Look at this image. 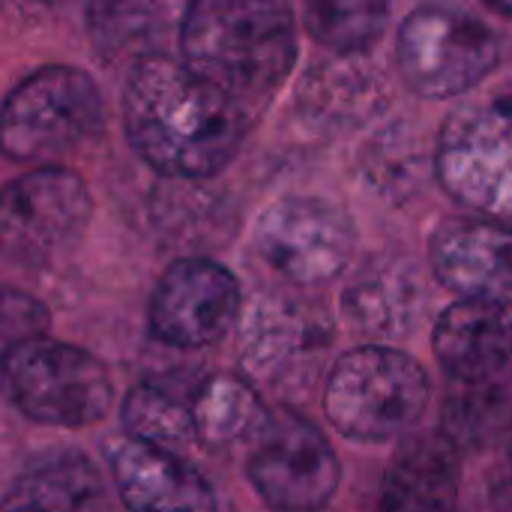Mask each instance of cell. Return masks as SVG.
I'll use <instances>...</instances> for the list:
<instances>
[{"label":"cell","instance_id":"16","mask_svg":"<svg viewBox=\"0 0 512 512\" xmlns=\"http://www.w3.org/2000/svg\"><path fill=\"white\" fill-rule=\"evenodd\" d=\"M432 348L456 387L501 384L512 363V315L504 306L456 300L432 330Z\"/></svg>","mask_w":512,"mask_h":512},{"label":"cell","instance_id":"25","mask_svg":"<svg viewBox=\"0 0 512 512\" xmlns=\"http://www.w3.org/2000/svg\"><path fill=\"white\" fill-rule=\"evenodd\" d=\"M498 96H501V99H504V102L512 108V81L507 84V90H504V93H498Z\"/></svg>","mask_w":512,"mask_h":512},{"label":"cell","instance_id":"3","mask_svg":"<svg viewBox=\"0 0 512 512\" xmlns=\"http://www.w3.org/2000/svg\"><path fill=\"white\" fill-rule=\"evenodd\" d=\"M432 381L423 363L393 345L345 351L324 384V414L351 441L384 444L405 438L426 414Z\"/></svg>","mask_w":512,"mask_h":512},{"label":"cell","instance_id":"22","mask_svg":"<svg viewBox=\"0 0 512 512\" xmlns=\"http://www.w3.org/2000/svg\"><path fill=\"white\" fill-rule=\"evenodd\" d=\"M120 423L129 438L162 450L183 453L189 444H198L192 405H183L156 384H138L126 393L120 405Z\"/></svg>","mask_w":512,"mask_h":512},{"label":"cell","instance_id":"23","mask_svg":"<svg viewBox=\"0 0 512 512\" xmlns=\"http://www.w3.org/2000/svg\"><path fill=\"white\" fill-rule=\"evenodd\" d=\"M48 333V309L24 291L3 294V351Z\"/></svg>","mask_w":512,"mask_h":512},{"label":"cell","instance_id":"5","mask_svg":"<svg viewBox=\"0 0 512 512\" xmlns=\"http://www.w3.org/2000/svg\"><path fill=\"white\" fill-rule=\"evenodd\" d=\"M501 63V36L453 3H420L396 36V66L420 99H456L480 87Z\"/></svg>","mask_w":512,"mask_h":512},{"label":"cell","instance_id":"20","mask_svg":"<svg viewBox=\"0 0 512 512\" xmlns=\"http://www.w3.org/2000/svg\"><path fill=\"white\" fill-rule=\"evenodd\" d=\"M258 387L237 375L207 378L192 399V420L198 444L207 450H225L240 441H252L267 423Z\"/></svg>","mask_w":512,"mask_h":512},{"label":"cell","instance_id":"15","mask_svg":"<svg viewBox=\"0 0 512 512\" xmlns=\"http://www.w3.org/2000/svg\"><path fill=\"white\" fill-rule=\"evenodd\" d=\"M429 306L432 297L423 270L399 255L369 258L342 291L345 321L378 342L414 336L429 318Z\"/></svg>","mask_w":512,"mask_h":512},{"label":"cell","instance_id":"24","mask_svg":"<svg viewBox=\"0 0 512 512\" xmlns=\"http://www.w3.org/2000/svg\"><path fill=\"white\" fill-rule=\"evenodd\" d=\"M483 6H489L492 12H498V15H504V18H510L512 21V0H480Z\"/></svg>","mask_w":512,"mask_h":512},{"label":"cell","instance_id":"18","mask_svg":"<svg viewBox=\"0 0 512 512\" xmlns=\"http://www.w3.org/2000/svg\"><path fill=\"white\" fill-rule=\"evenodd\" d=\"M3 512H108L105 480L75 447L39 450L9 480Z\"/></svg>","mask_w":512,"mask_h":512},{"label":"cell","instance_id":"21","mask_svg":"<svg viewBox=\"0 0 512 512\" xmlns=\"http://www.w3.org/2000/svg\"><path fill=\"white\" fill-rule=\"evenodd\" d=\"M390 0H303L309 36L330 54H366L387 30Z\"/></svg>","mask_w":512,"mask_h":512},{"label":"cell","instance_id":"8","mask_svg":"<svg viewBox=\"0 0 512 512\" xmlns=\"http://www.w3.org/2000/svg\"><path fill=\"white\" fill-rule=\"evenodd\" d=\"M246 477L273 512H324L339 492L342 465L312 420L279 408L252 438Z\"/></svg>","mask_w":512,"mask_h":512},{"label":"cell","instance_id":"19","mask_svg":"<svg viewBox=\"0 0 512 512\" xmlns=\"http://www.w3.org/2000/svg\"><path fill=\"white\" fill-rule=\"evenodd\" d=\"M381 512H459L456 444L450 438L405 444L384 477Z\"/></svg>","mask_w":512,"mask_h":512},{"label":"cell","instance_id":"26","mask_svg":"<svg viewBox=\"0 0 512 512\" xmlns=\"http://www.w3.org/2000/svg\"><path fill=\"white\" fill-rule=\"evenodd\" d=\"M510 512H512V501H510Z\"/></svg>","mask_w":512,"mask_h":512},{"label":"cell","instance_id":"10","mask_svg":"<svg viewBox=\"0 0 512 512\" xmlns=\"http://www.w3.org/2000/svg\"><path fill=\"white\" fill-rule=\"evenodd\" d=\"M90 216L93 198L81 174L39 165L15 177L3 192V255L21 267H45L78 246Z\"/></svg>","mask_w":512,"mask_h":512},{"label":"cell","instance_id":"14","mask_svg":"<svg viewBox=\"0 0 512 512\" xmlns=\"http://www.w3.org/2000/svg\"><path fill=\"white\" fill-rule=\"evenodd\" d=\"M105 462L126 512H219L210 480L174 450L123 435L105 447Z\"/></svg>","mask_w":512,"mask_h":512},{"label":"cell","instance_id":"7","mask_svg":"<svg viewBox=\"0 0 512 512\" xmlns=\"http://www.w3.org/2000/svg\"><path fill=\"white\" fill-rule=\"evenodd\" d=\"M435 177L477 216L512 222V108L501 96L465 102L444 120Z\"/></svg>","mask_w":512,"mask_h":512},{"label":"cell","instance_id":"17","mask_svg":"<svg viewBox=\"0 0 512 512\" xmlns=\"http://www.w3.org/2000/svg\"><path fill=\"white\" fill-rule=\"evenodd\" d=\"M390 105V81L366 54H330L297 84V108L315 129H360Z\"/></svg>","mask_w":512,"mask_h":512},{"label":"cell","instance_id":"6","mask_svg":"<svg viewBox=\"0 0 512 512\" xmlns=\"http://www.w3.org/2000/svg\"><path fill=\"white\" fill-rule=\"evenodd\" d=\"M9 402L27 420L54 429H84L114 408V384L102 360L48 336L3 351Z\"/></svg>","mask_w":512,"mask_h":512},{"label":"cell","instance_id":"9","mask_svg":"<svg viewBox=\"0 0 512 512\" xmlns=\"http://www.w3.org/2000/svg\"><path fill=\"white\" fill-rule=\"evenodd\" d=\"M255 249L297 288H318L348 270L357 249L351 213L318 195H285L255 222Z\"/></svg>","mask_w":512,"mask_h":512},{"label":"cell","instance_id":"1","mask_svg":"<svg viewBox=\"0 0 512 512\" xmlns=\"http://www.w3.org/2000/svg\"><path fill=\"white\" fill-rule=\"evenodd\" d=\"M255 117L180 57H141L123 87V132L132 153L168 180L222 174L243 150Z\"/></svg>","mask_w":512,"mask_h":512},{"label":"cell","instance_id":"11","mask_svg":"<svg viewBox=\"0 0 512 512\" xmlns=\"http://www.w3.org/2000/svg\"><path fill=\"white\" fill-rule=\"evenodd\" d=\"M330 339L324 309L285 294H258L237 324V363L249 384L285 390L315 378Z\"/></svg>","mask_w":512,"mask_h":512},{"label":"cell","instance_id":"13","mask_svg":"<svg viewBox=\"0 0 512 512\" xmlns=\"http://www.w3.org/2000/svg\"><path fill=\"white\" fill-rule=\"evenodd\" d=\"M435 279L462 300L512 309V222L450 216L429 237Z\"/></svg>","mask_w":512,"mask_h":512},{"label":"cell","instance_id":"2","mask_svg":"<svg viewBox=\"0 0 512 512\" xmlns=\"http://www.w3.org/2000/svg\"><path fill=\"white\" fill-rule=\"evenodd\" d=\"M180 60L255 120L282 93L297 63L291 0H189Z\"/></svg>","mask_w":512,"mask_h":512},{"label":"cell","instance_id":"12","mask_svg":"<svg viewBox=\"0 0 512 512\" xmlns=\"http://www.w3.org/2000/svg\"><path fill=\"white\" fill-rule=\"evenodd\" d=\"M243 309L240 279L213 258L189 255L159 276L147 300V330L165 348H210L240 324Z\"/></svg>","mask_w":512,"mask_h":512},{"label":"cell","instance_id":"4","mask_svg":"<svg viewBox=\"0 0 512 512\" xmlns=\"http://www.w3.org/2000/svg\"><path fill=\"white\" fill-rule=\"evenodd\" d=\"M105 129V99L96 78L78 66L51 63L21 78L3 99V153L15 162H54Z\"/></svg>","mask_w":512,"mask_h":512}]
</instances>
